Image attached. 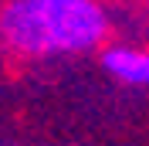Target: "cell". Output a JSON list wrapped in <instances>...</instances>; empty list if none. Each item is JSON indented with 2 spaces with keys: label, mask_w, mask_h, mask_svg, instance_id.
Returning <instances> with one entry per match:
<instances>
[{
  "label": "cell",
  "mask_w": 149,
  "mask_h": 146,
  "mask_svg": "<svg viewBox=\"0 0 149 146\" xmlns=\"http://www.w3.org/2000/svg\"><path fill=\"white\" fill-rule=\"evenodd\" d=\"M98 65L112 82L125 88H149V48H136L125 41L98 48Z\"/></svg>",
  "instance_id": "obj_2"
},
{
  "label": "cell",
  "mask_w": 149,
  "mask_h": 146,
  "mask_svg": "<svg viewBox=\"0 0 149 146\" xmlns=\"http://www.w3.org/2000/svg\"><path fill=\"white\" fill-rule=\"evenodd\" d=\"M112 17L102 0H7L0 4V44L14 58L95 55L109 44Z\"/></svg>",
  "instance_id": "obj_1"
},
{
  "label": "cell",
  "mask_w": 149,
  "mask_h": 146,
  "mask_svg": "<svg viewBox=\"0 0 149 146\" xmlns=\"http://www.w3.org/2000/svg\"><path fill=\"white\" fill-rule=\"evenodd\" d=\"M0 146H10V143H0Z\"/></svg>",
  "instance_id": "obj_3"
}]
</instances>
